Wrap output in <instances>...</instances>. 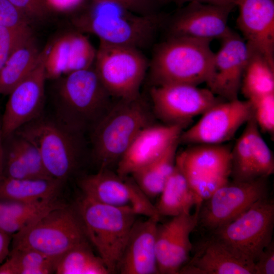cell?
Masks as SVG:
<instances>
[{"label":"cell","instance_id":"cell-23","mask_svg":"<svg viewBox=\"0 0 274 274\" xmlns=\"http://www.w3.org/2000/svg\"><path fill=\"white\" fill-rule=\"evenodd\" d=\"M178 273L254 274V272L221 242L210 235L197 244L193 256Z\"/></svg>","mask_w":274,"mask_h":274},{"label":"cell","instance_id":"cell-34","mask_svg":"<svg viewBox=\"0 0 274 274\" xmlns=\"http://www.w3.org/2000/svg\"><path fill=\"white\" fill-rule=\"evenodd\" d=\"M253 139L255 150L254 165L256 177L268 178L274 172V158L260 133L258 125L254 130Z\"/></svg>","mask_w":274,"mask_h":274},{"label":"cell","instance_id":"cell-2","mask_svg":"<svg viewBox=\"0 0 274 274\" xmlns=\"http://www.w3.org/2000/svg\"><path fill=\"white\" fill-rule=\"evenodd\" d=\"M55 92L57 122L79 134L91 129L114 102L94 64L64 75Z\"/></svg>","mask_w":274,"mask_h":274},{"label":"cell","instance_id":"cell-7","mask_svg":"<svg viewBox=\"0 0 274 274\" xmlns=\"http://www.w3.org/2000/svg\"><path fill=\"white\" fill-rule=\"evenodd\" d=\"M273 227L274 202L267 196L210 233L253 270L258 257L272 241Z\"/></svg>","mask_w":274,"mask_h":274},{"label":"cell","instance_id":"cell-42","mask_svg":"<svg viewBox=\"0 0 274 274\" xmlns=\"http://www.w3.org/2000/svg\"><path fill=\"white\" fill-rule=\"evenodd\" d=\"M10 235L0 231V265L7 259L10 252Z\"/></svg>","mask_w":274,"mask_h":274},{"label":"cell","instance_id":"cell-35","mask_svg":"<svg viewBox=\"0 0 274 274\" xmlns=\"http://www.w3.org/2000/svg\"><path fill=\"white\" fill-rule=\"evenodd\" d=\"M254 117L259 128L271 135L274 132V93L251 99Z\"/></svg>","mask_w":274,"mask_h":274},{"label":"cell","instance_id":"cell-6","mask_svg":"<svg viewBox=\"0 0 274 274\" xmlns=\"http://www.w3.org/2000/svg\"><path fill=\"white\" fill-rule=\"evenodd\" d=\"M88 241L76 209L62 204L13 234L12 248L28 249L57 259Z\"/></svg>","mask_w":274,"mask_h":274},{"label":"cell","instance_id":"cell-32","mask_svg":"<svg viewBox=\"0 0 274 274\" xmlns=\"http://www.w3.org/2000/svg\"><path fill=\"white\" fill-rule=\"evenodd\" d=\"M0 265V274L55 273L57 259L28 249L12 248Z\"/></svg>","mask_w":274,"mask_h":274},{"label":"cell","instance_id":"cell-28","mask_svg":"<svg viewBox=\"0 0 274 274\" xmlns=\"http://www.w3.org/2000/svg\"><path fill=\"white\" fill-rule=\"evenodd\" d=\"M61 204L56 199L36 202L0 200V231L13 235Z\"/></svg>","mask_w":274,"mask_h":274},{"label":"cell","instance_id":"cell-12","mask_svg":"<svg viewBox=\"0 0 274 274\" xmlns=\"http://www.w3.org/2000/svg\"><path fill=\"white\" fill-rule=\"evenodd\" d=\"M83 196L105 204L128 209L137 215L159 219L156 208L133 179L108 169L83 178L79 182Z\"/></svg>","mask_w":274,"mask_h":274},{"label":"cell","instance_id":"cell-18","mask_svg":"<svg viewBox=\"0 0 274 274\" xmlns=\"http://www.w3.org/2000/svg\"><path fill=\"white\" fill-rule=\"evenodd\" d=\"M221 41L215 55L213 77L207 84L215 95L231 100L238 98L250 50L243 37L233 30Z\"/></svg>","mask_w":274,"mask_h":274},{"label":"cell","instance_id":"cell-43","mask_svg":"<svg viewBox=\"0 0 274 274\" xmlns=\"http://www.w3.org/2000/svg\"><path fill=\"white\" fill-rule=\"evenodd\" d=\"M174 2L179 5H182L191 2H198L202 3L219 5L236 6V0H167Z\"/></svg>","mask_w":274,"mask_h":274},{"label":"cell","instance_id":"cell-5","mask_svg":"<svg viewBox=\"0 0 274 274\" xmlns=\"http://www.w3.org/2000/svg\"><path fill=\"white\" fill-rule=\"evenodd\" d=\"M76 209L88 241L111 273L116 272L138 215L130 209L101 203L84 196Z\"/></svg>","mask_w":274,"mask_h":274},{"label":"cell","instance_id":"cell-45","mask_svg":"<svg viewBox=\"0 0 274 274\" xmlns=\"http://www.w3.org/2000/svg\"><path fill=\"white\" fill-rule=\"evenodd\" d=\"M1 176H2V175L0 174V179H1Z\"/></svg>","mask_w":274,"mask_h":274},{"label":"cell","instance_id":"cell-1","mask_svg":"<svg viewBox=\"0 0 274 274\" xmlns=\"http://www.w3.org/2000/svg\"><path fill=\"white\" fill-rule=\"evenodd\" d=\"M166 19L157 13L142 15L114 3L93 0L73 24L77 30L94 35L100 42L140 50L152 44Z\"/></svg>","mask_w":274,"mask_h":274},{"label":"cell","instance_id":"cell-44","mask_svg":"<svg viewBox=\"0 0 274 274\" xmlns=\"http://www.w3.org/2000/svg\"><path fill=\"white\" fill-rule=\"evenodd\" d=\"M3 139L1 126L0 125V174L2 175L3 169V164L4 159V149L2 144V139Z\"/></svg>","mask_w":274,"mask_h":274},{"label":"cell","instance_id":"cell-19","mask_svg":"<svg viewBox=\"0 0 274 274\" xmlns=\"http://www.w3.org/2000/svg\"><path fill=\"white\" fill-rule=\"evenodd\" d=\"M186 126L180 124L153 125L143 128L135 136L120 159L117 173L129 176L163 154L179 137Z\"/></svg>","mask_w":274,"mask_h":274},{"label":"cell","instance_id":"cell-4","mask_svg":"<svg viewBox=\"0 0 274 274\" xmlns=\"http://www.w3.org/2000/svg\"><path fill=\"white\" fill-rule=\"evenodd\" d=\"M152 120L141 96L114 101L91 129L92 152L100 169L117 164L137 134L152 124Z\"/></svg>","mask_w":274,"mask_h":274},{"label":"cell","instance_id":"cell-33","mask_svg":"<svg viewBox=\"0 0 274 274\" xmlns=\"http://www.w3.org/2000/svg\"><path fill=\"white\" fill-rule=\"evenodd\" d=\"M246 123L244 131L231 150L230 177L234 181L257 178L254 165L255 150L253 139L257 124L254 115Z\"/></svg>","mask_w":274,"mask_h":274},{"label":"cell","instance_id":"cell-24","mask_svg":"<svg viewBox=\"0 0 274 274\" xmlns=\"http://www.w3.org/2000/svg\"><path fill=\"white\" fill-rule=\"evenodd\" d=\"M32 33L20 39L12 48L0 74V94L9 95L26 78L42 55Z\"/></svg>","mask_w":274,"mask_h":274},{"label":"cell","instance_id":"cell-38","mask_svg":"<svg viewBox=\"0 0 274 274\" xmlns=\"http://www.w3.org/2000/svg\"><path fill=\"white\" fill-rule=\"evenodd\" d=\"M31 33V31L19 32L0 26V74L12 48L23 37Z\"/></svg>","mask_w":274,"mask_h":274},{"label":"cell","instance_id":"cell-20","mask_svg":"<svg viewBox=\"0 0 274 274\" xmlns=\"http://www.w3.org/2000/svg\"><path fill=\"white\" fill-rule=\"evenodd\" d=\"M236 6L243 38L274 65V0H236Z\"/></svg>","mask_w":274,"mask_h":274},{"label":"cell","instance_id":"cell-30","mask_svg":"<svg viewBox=\"0 0 274 274\" xmlns=\"http://www.w3.org/2000/svg\"><path fill=\"white\" fill-rule=\"evenodd\" d=\"M248 46L250 54L240 90L247 99L273 93L274 65L260 52Z\"/></svg>","mask_w":274,"mask_h":274},{"label":"cell","instance_id":"cell-15","mask_svg":"<svg viewBox=\"0 0 274 274\" xmlns=\"http://www.w3.org/2000/svg\"><path fill=\"white\" fill-rule=\"evenodd\" d=\"M46 51V46L33 71L9 94L1 124L3 138L11 136L37 119L42 110L47 78L45 66Z\"/></svg>","mask_w":274,"mask_h":274},{"label":"cell","instance_id":"cell-16","mask_svg":"<svg viewBox=\"0 0 274 274\" xmlns=\"http://www.w3.org/2000/svg\"><path fill=\"white\" fill-rule=\"evenodd\" d=\"M233 6H219L191 2L164 25L168 37H185L199 39L222 40L232 31L228 26Z\"/></svg>","mask_w":274,"mask_h":274},{"label":"cell","instance_id":"cell-41","mask_svg":"<svg viewBox=\"0 0 274 274\" xmlns=\"http://www.w3.org/2000/svg\"><path fill=\"white\" fill-rule=\"evenodd\" d=\"M48 10L66 13L74 11L81 6L85 0H44Z\"/></svg>","mask_w":274,"mask_h":274},{"label":"cell","instance_id":"cell-36","mask_svg":"<svg viewBox=\"0 0 274 274\" xmlns=\"http://www.w3.org/2000/svg\"><path fill=\"white\" fill-rule=\"evenodd\" d=\"M30 20L9 0H0V26L19 32L31 31Z\"/></svg>","mask_w":274,"mask_h":274},{"label":"cell","instance_id":"cell-11","mask_svg":"<svg viewBox=\"0 0 274 274\" xmlns=\"http://www.w3.org/2000/svg\"><path fill=\"white\" fill-rule=\"evenodd\" d=\"M231 150L221 144H201L177 154L176 165L202 201L229 181Z\"/></svg>","mask_w":274,"mask_h":274},{"label":"cell","instance_id":"cell-26","mask_svg":"<svg viewBox=\"0 0 274 274\" xmlns=\"http://www.w3.org/2000/svg\"><path fill=\"white\" fill-rule=\"evenodd\" d=\"M62 181L51 179H14L2 175L0 200L36 202L56 199Z\"/></svg>","mask_w":274,"mask_h":274},{"label":"cell","instance_id":"cell-25","mask_svg":"<svg viewBox=\"0 0 274 274\" xmlns=\"http://www.w3.org/2000/svg\"><path fill=\"white\" fill-rule=\"evenodd\" d=\"M5 169L7 175L15 179L53 178L47 172L37 147L18 133L7 150Z\"/></svg>","mask_w":274,"mask_h":274},{"label":"cell","instance_id":"cell-40","mask_svg":"<svg viewBox=\"0 0 274 274\" xmlns=\"http://www.w3.org/2000/svg\"><path fill=\"white\" fill-rule=\"evenodd\" d=\"M117 4L130 11L142 15L156 13L154 0H97Z\"/></svg>","mask_w":274,"mask_h":274},{"label":"cell","instance_id":"cell-22","mask_svg":"<svg viewBox=\"0 0 274 274\" xmlns=\"http://www.w3.org/2000/svg\"><path fill=\"white\" fill-rule=\"evenodd\" d=\"M158 221L154 217L135 221L117 271L121 274L159 273L156 253Z\"/></svg>","mask_w":274,"mask_h":274},{"label":"cell","instance_id":"cell-37","mask_svg":"<svg viewBox=\"0 0 274 274\" xmlns=\"http://www.w3.org/2000/svg\"><path fill=\"white\" fill-rule=\"evenodd\" d=\"M30 21L42 19L49 12L44 0H9Z\"/></svg>","mask_w":274,"mask_h":274},{"label":"cell","instance_id":"cell-13","mask_svg":"<svg viewBox=\"0 0 274 274\" xmlns=\"http://www.w3.org/2000/svg\"><path fill=\"white\" fill-rule=\"evenodd\" d=\"M150 96L159 118L167 124L186 126L193 118L221 101L208 88L184 83L153 86Z\"/></svg>","mask_w":274,"mask_h":274},{"label":"cell","instance_id":"cell-8","mask_svg":"<svg viewBox=\"0 0 274 274\" xmlns=\"http://www.w3.org/2000/svg\"><path fill=\"white\" fill-rule=\"evenodd\" d=\"M149 66L140 50L101 42L94 63L102 83L116 99L140 97V87Z\"/></svg>","mask_w":274,"mask_h":274},{"label":"cell","instance_id":"cell-29","mask_svg":"<svg viewBox=\"0 0 274 274\" xmlns=\"http://www.w3.org/2000/svg\"><path fill=\"white\" fill-rule=\"evenodd\" d=\"M179 141L153 161L130 175L142 191L150 198L159 195L176 165Z\"/></svg>","mask_w":274,"mask_h":274},{"label":"cell","instance_id":"cell-10","mask_svg":"<svg viewBox=\"0 0 274 274\" xmlns=\"http://www.w3.org/2000/svg\"><path fill=\"white\" fill-rule=\"evenodd\" d=\"M268 196L267 178L228 181L199 207L198 225L213 231L233 220L259 200Z\"/></svg>","mask_w":274,"mask_h":274},{"label":"cell","instance_id":"cell-14","mask_svg":"<svg viewBox=\"0 0 274 274\" xmlns=\"http://www.w3.org/2000/svg\"><path fill=\"white\" fill-rule=\"evenodd\" d=\"M253 115L252 105L248 99L221 101L203 113L195 125L182 131L179 142L221 144L232 139Z\"/></svg>","mask_w":274,"mask_h":274},{"label":"cell","instance_id":"cell-3","mask_svg":"<svg viewBox=\"0 0 274 274\" xmlns=\"http://www.w3.org/2000/svg\"><path fill=\"white\" fill-rule=\"evenodd\" d=\"M210 40L170 37L155 47L149 63L154 86L208 83L214 74L215 53Z\"/></svg>","mask_w":274,"mask_h":274},{"label":"cell","instance_id":"cell-17","mask_svg":"<svg viewBox=\"0 0 274 274\" xmlns=\"http://www.w3.org/2000/svg\"><path fill=\"white\" fill-rule=\"evenodd\" d=\"M200 201L193 214L183 213L157 226L156 253L159 273H178L190 258V234L197 226Z\"/></svg>","mask_w":274,"mask_h":274},{"label":"cell","instance_id":"cell-27","mask_svg":"<svg viewBox=\"0 0 274 274\" xmlns=\"http://www.w3.org/2000/svg\"><path fill=\"white\" fill-rule=\"evenodd\" d=\"M159 195V199L155 207L160 216L173 217L190 213L194 206L202 201L191 188L176 164Z\"/></svg>","mask_w":274,"mask_h":274},{"label":"cell","instance_id":"cell-31","mask_svg":"<svg viewBox=\"0 0 274 274\" xmlns=\"http://www.w3.org/2000/svg\"><path fill=\"white\" fill-rule=\"evenodd\" d=\"M56 274H109L103 260L92 251L89 241L72 248L59 258L56 264Z\"/></svg>","mask_w":274,"mask_h":274},{"label":"cell","instance_id":"cell-21","mask_svg":"<svg viewBox=\"0 0 274 274\" xmlns=\"http://www.w3.org/2000/svg\"><path fill=\"white\" fill-rule=\"evenodd\" d=\"M46 47L47 78H59L94 64L96 50L87 37L78 30L60 35Z\"/></svg>","mask_w":274,"mask_h":274},{"label":"cell","instance_id":"cell-9","mask_svg":"<svg viewBox=\"0 0 274 274\" xmlns=\"http://www.w3.org/2000/svg\"><path fill=\"white\" fill-rule=\"evenodd\" d=\"M37 119L15 133L34 144L49 175L64 182L77 167L81 150L80 134L67 129L57 121Z\"/></svg>","mask_w":274,"mask_h":274},{"label":"cell","instance_id":"cell-39","mask_svg":"<svg viewBox=\"0 0 274 274\" xmlns=\"http://www.w3.org/2000/svg\"><path fill=\"white\" fill-rule=\"evenodd\" d=\"M254 274L274 273V243L273 240L264 249L253 266Z\"/></svg>","mask_w":274,"mask_h":274}]
</instances>
